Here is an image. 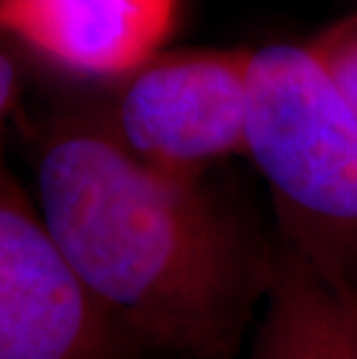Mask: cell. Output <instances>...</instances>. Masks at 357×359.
<instances>
[{
    "label": "cell",
    "mask_w": 357,
    "mask_h": 359,
    "mask_svg": "<svg viewBox=\"0 0 357 359\" xmlns=\"http://www.w3.org/2000/svg\"><path fill=\"white\" fill-rule=\"evenodd\" d=\"M181 0H0V42L79 79L121 81L165 49Z\"/></svg>",
    "instance_id": "obj_5"
},
{
    "label": "cell",
    "mask_w": 357,
    "mask_h": 359,
    "mask_svg": "<svg viewBox=\"0 0 357 359\" xmlns=\"http://www.w3.org/2000/svg\"><path fill=\"white\" fill-rule=\"evenodd\" d=\"M253 49H163L116 81L100 104L112 133L161 170L204 177L220 160L246 156Z\"/></svg>",
    "instance_id": "obj_3"
},
{
    "label": "cell",
    "mask_w": 357,
    "mask_h": 359,
    "mask_svg": "<svg viewBox=\"0 0 357 359\" xmlns=\"http://www.w3.org/2000/svg\"><path fill=\"white\" fill-rule=\"evenodd\" d=\"M0 359H147L90 297L0 133Z\"/></svg>",
    "instance_id": "obj_4"
},
{
    "label": "cell",
    "mask_w": 357,
    "mask_h": 359,
    "mask_svg": "<svg viewBox=\"0 0 357 359\" xmlns=\"http://www.w3.org/2000/svg\"><path fill=\"white\" fill-rule=\"evenodd\" d=\"M344 294H346V313H348V327H351L353 353L357 359V290H344Z\"/></svg>",
    "instance_id": "obj_9"
},
{
    "label": "cell",
    "mask_w": 357,
    "mask_h": 359,
    "mask_svg": "<svg viewBox=\"0 0 357 359\" xmlns=\"http://www.w3.org/2000/svg\"><path fill=\"white\" fill-rule=\"evenodd\" d=\"M33 197L90 297L147 359H237L267 299L276 248L211 193L67 107L28 135Z\"/></svg>",
    "instance_id": "obj_1"
},
{
    "label": "cell",
    "mask_w": 357,
    "mask_h": 359,
    "mask_svg": "<svg viewBox=\"0 0 357 359\" xmlns=\"http://www.w3.org/2000/svg\"><path fill=\"white\" fill-rule=\"evenodd\" d=\"M307 47L357 109V12L328 26Z\"/></svg>",
    "instance_id": "obj_7"
},
{
    "label": "cell",
    "mask_w": 357,
    "mask_h": 359,
    "mask_svg": "<svg viewBox=\"0 0 357 359\" xmlns=\"http://www.w3.org/2000/svg\"><path fill=\"white\" fill-rule=\"evenodd\" d=\"M248 359H355L344 287L323 280L281 243Z\"/></svg>",
    "instance_id": "obj_6"
},
{
    "label": "cell",
    "mask_w": 357,
    "mask_h": 359,
    "mask_svg": "<svg viewBox=\"0 0 357 359\" xmlns=\"http://www.w3.org/2000/svg\"><path fill=\"white\" fill-rule=\"evenodd\" d=\"M21 97V72L17 60L5 49V42H0V133L5 130L7 118L12 116Z\"/></svg>",
    "instance_id": "obj_8"
},
{
    "label": "cell",
    "mask_w": 357,
    "mask_h": 359,
    "mask_svg": "<svg viewBox=\"0 0 357 359\" xmlns=\"http://www.w3.org/2000/svg\"><path fill=\"white\" fill-rule=\"evenodd\" d=\"M246 156L269 186L281 246L357 290V109L307 44L253 49Z\"/></svg>",
    "instance_id": "obj_2"
}]
</instances>
